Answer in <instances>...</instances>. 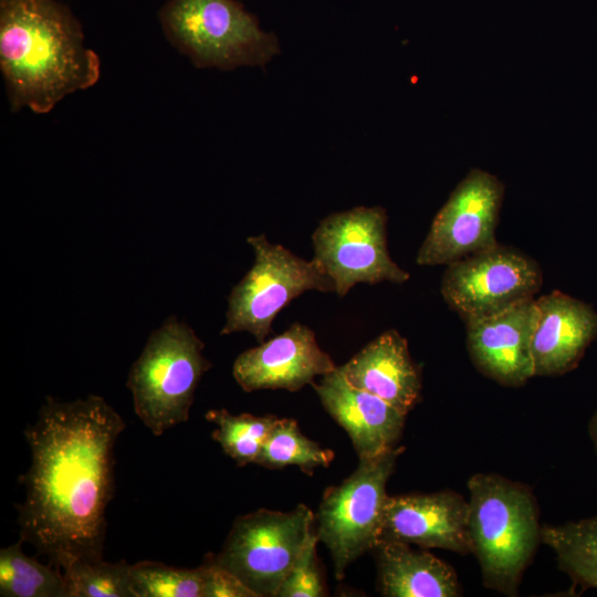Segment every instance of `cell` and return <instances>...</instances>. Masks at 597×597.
I'll return each instance as SVG.
<instances>
[{
  "label": "cell",
  "instance_id": "15",
  "mask_svg": "<svg viewBox=\"0 0 597 597\" xmlns=\"http://www.w3.org/2000/svg\"><path fill=\"white\" fill-rule=\"evenodd\" d=\"M312 386L325 410L348 433L359 459L375 458L396 448L407 415L350 385L339 367Z\"/></svg>",
  "mask_w": 597,
  "mask_h": 597
},
{
  "label": "cell",
  "instance_id": "19",
  "mask_svg": "<svg viewBox=\"0 0 597 597\" xmlns=\"http://www.w3.org/2000/svg\"><path fill=\"white\" fill-rule=\"evenodd\" d=\"M541 540L555 553L558 565L582 589L597 588V515L545 525Z\"/></svg>",
  "mask_w": 597,
  "mask_h": 597
},
{
  "label": "cell",
  "instance_id": "8",
  "mask_svg": "<svg viewBox=\"0 0 597 597\" xmlns=\"http://www.w3.org/2000/svg\"><path fill=\"white\" fill-rule=\"evenodd\" d=\"M313 512L258 510L235 519L216 563L242 580L256 597H276L311 535Z\"/></svg>",
  "mask_w": 597,
  "mask_h": 597
},
{
  "label": "cell",
  "instance_id": "3",
  "mask_svg": "<svg viewBox=\"0 0 597 597\" xmlns=\"http://www.w3.org/2000/svg\"><path fill=\"white\" fill-rule=\"evenodd\" d=\"M469 533L483 583L514 596L541 538L530 490L496 474L478 473L468 481Z\"/></svg>",
  "mask_w": 597,
  "mask_h": 597
},
{
  "label": "cell",
  "instance_id": "2",
  "mask_svg": "<svg viewBox=\"0 0 597 597\" xmlns=\"http://www.w3.org/2000/svg\"><path fill=\"white\" fill-rule=\"evenodd\" d=\"M0 69L11 111L36 114L93 86L101 74L81 23L57 0H0Z\"/></svg>",
  "mask_w": 597,
  "mask_h": 597
},
{
  "label": "cell",
  "instance_id": "11",
  "mask_svg": "<svg viewBox=\"0 0 597 597\" xmlns=\"http://www.w3.org/2000/svg\"><path fill=\"white\" fill-rule=\"evenodd\" d=\"M503 184L488 171L472 169L434 216L419 248V265H449L498 244L495 230Z\"/></svg>",
  "mask_w": 597,
  "mask_h": 597
},
{
  "label": "cell",
  "instance_id": "10",
  "mask_svg": "<svg viewBox=\"0 0 597 597\" xmlns=\"http://www.w3.org/2000/svg\"><path fill=\"white\" fill-rule=\"evenodd\" d=\"M542 283L535 260L498 243L447 265L440 291L448 306L468 321L535 297Z\"/></svg>",
  "mask_w": 597,
  "mask_h": 597
},
{
  "label": "cell",
  "instance_id": "24",
  "mask_svg": "<svg viewBox=\"0 0 597 597\" xmlns=\"http://www.w3.org/2000/svg\"><path fill=\"white\" fill-rule=\"evenodd\" d=\"M136 597H203L205 570L177 568L159 562L142 561L130 565Z\"/></svg>",
  "mask_w": 597,
  "mask_h": 597
},
{
  "label": "cell",
  "instance_id": "14",
  "mask_svg": "<svg viewBox=\"0 0 597 597\" xmlns=\"http://www.w3.org/2000/svg\"><path fill=\"white\" fill-rule=\"evenodd\" d=\"M469 504L452 491L388 496L380 541L472 552Z\"/></svg>",
  "mask_w": 597,
  "mask_h": 597
},
{
  "label": "cell",
  "instance_id": "25",
  "mask_svg": "<svg viewBox=\"0 0 597 597\" xmlns=\"http://www.w3.org/2000/svg\"><path fill=\"white\" fill-rule=\"evenodd\" d=\"M317 534L312 532L303 552L284 578L276 597H320L325 591L316 562Z\"/></svg>",
  "mask_w": 597,
  "mask_h": 597
},
{
  "label": "cell",
  "instance_id": "6",
  "mask_svg": "<svg viewBox=\"0 0 597 597\" xmlns=\"http://www.w3.org/2000/svg\"><path fill=\"white\" fill-rule=\"evenodd\" d=\"M254 261L228 296L226 323L220 334L248 332L259 344L272 333L277 314L292 300L311 290L334 292L333 281L317 263L300 258L264 234L251 235Z\"/></svg>",
  "mask_w": 597,
  "mask_h": 597
},
{
  "label": "cell",
  "instance_id": "16",
  "mask_svg": "<svg viewBox=\"0 0 597 597\" xmlns=\"http://www.w3.org/2000/svg\"><path fill=\"white\" fill-rule=\"evenodd\" d=\"M537 320L532 339L534 376L574 369L597 337L595 308L561 291L535 298Z\"/></svg>",
  "mask_w": 597,
  "mask_h": 597
},
{
  "label": "cell",
  "instance_id": "23",
  "mask_svg": "<svg viewBox=\"0 0 597 597\" xmlns=\"http://www.w3.org/2000/svg\"><path fill=\"white\" fill-rule=\"evenodd\" d=\"M67 597H136L130 564L77 561L63 570Z\"/></svg>",
  "mask_w": 597,
  "mask_h": 597
},
{
  "label": "cell",
  "instance_id": "26",
  "mask_svg": "<svg viewBox=\"0 0 597 597\" xmlns=\"http://www.w3.org/2000/svg\"><path fill=\"white\" fill-rule=\"evenodd\" d=\"M205 570L203 597H256L242 580L214 562L212 554L201 564Z\"/></svg>",
  "mask_w": 597,
  "mask_h": 597
},
{
  "label": "cell",
  "instance_id": "17",
  "mask_svg": "<svg viewBox=\"0 0 597 597\" xmlns=\"http://www.w3.org/2000/svg\"><path fill=\"white\" fill-rule=\"evenodd\" d=\"M339 369L350 385L378 396L405 415L420 399V370L407 339L396 329L380 334Z\"/></svg>",
  "mask_w": 597,
  "mask_h": 597
},
{
  "label": "cell",
  "instance_id": "13",
  "mask_svg": "<svg viewBox=\"0 0 597 597\" xmlns=\"http://www.w3.org/2000/svg\"><path fill=\"white\" fill-rule=\"evenodd\" d=\"M535 297L504 311L465 321L467 346L475 367L501 385L517 387L534 377L532 339Z\"/></svg>",
  "mask_w": 597,
  "mask_h": 597
},
{
  "label": "cell",
  "instance_id": "27",
  "mask_svg": "<svg viewBox=\"0 0 597 597\" xmlns=\"http://www.w3.org/2000/svg\"><path fill=\"white\" fill-rule=\"evenodd\" d=\"M589 433H590V437H591V440L594 442V446L596 448V451H597V410L595 411L591 420H590V423H589Z\"/></svg>",
  "mask_w": 597,
  "mask_h": 597
},
{
  "label": "cell",
  "instance_id": "22",
  "mask_svg": "<svg viewBox=\"0 0 597 597\" xmlns=\"http://www.w3.org/2000/svg\"><path fill=\"white\" fill-rule=\"evenodd\" d=\"M333 459L334 452L303 436L295 420L279 418L255 463L268 469L297 465L312 474L318 467H328Z\"/></svg>",
  "mask_w": 597,
  "mask_h": 597
},
{
  "label": "cell",
  "instance_id": "5",
  "mask_svg": "<svg viewBox=\"0 0 597 597\" xmlns=\"http://www.w3.org/2000/svg\"><path fill=\"white\" fill-rule=\"evenodd\" d=\"M203 342L175 315L149 335L127 376L134 410L154 436L185 423L195 391L211 363Z\"/></svg>",
  "mask_w": 597,
  "mask_h": 597
},
{
  "label": "cell",
  "instance_id": "21",
  "mask_svg": "<svg viewBox=\"0 0 597 597\" xmlns=\"http://www.w3.org/2000/svg\"><path fill=\"white\" fill-rule=\"evenodd\" d=\"M206 419L216 425L212 438L223 452L242 467L255 463L262 447L277 421L273 415H232L227 409H212Z\"/></svg>",
  "mask_w": 597,
  "mask_h": 597
},
{
  "label": "cell",
  "instance_id": "20",
  "mask_svg": "<svg viewBox=\"0 0 597 597\" xmlns=\"http://www.w3.org/2000/svg\"><path fill=\"white\" fill-rule=\"evenodd\" d=\"M19 541L0 549L1 597H67L63 572L28 556Z\"/></svg>",
  "mask_w": 597,
  "mask_h": 597
},
{
  "label": "cell",
  "instance_id": "18",
  "mask_svg": "<svg viewBox=\"0 0 597 597\" xmlns=\"http://www.w3.org/2000/svg\"><path fill=\"white\" fill-rule=\"evenodd\" d=\"M379 590L386 597H454L460 594L452 567L409 544L380 541L375 546Z\"/></svg>",
  "mask_w": 597,
  "mask_h": 597
},
{
  "label": "cell",
  "instance_id": "9",
  "mask_svg": "<svg viewBox=\"0 0 597 597\" xmlns=\"http://www.w3.org/2000/svg\"><path fill=\"white\" fill-rule=\"evenodd\" d=\"M387 214L381 207H355L321 220L312 234L313 260L344 297L358 283H405L410 275L390 258Z\"/></svg>",
  "mask_w": 597,
  "mask_h": 597
},
{
  "label": "cell",
  "instance_id": "7",
  "mask_svg": "<svg viewBox=\"0 0 597 597\" xmlns=\"http://www.w3.org/2000/svg\"><path fill=\"white\" fill-rule=\"evenodd\" d=\"M404 448L370 459L338 486L329 488L316 514L317 537L328 548L335 576L378 544L388 500L386 484Z\"/></svg>",
  "mask_w": 597,
  "mask_h": 597
},
{
  "label": "cell",
  "instance_id": "1",
  "mask_svg": "<svg viewBox=\"0 0 597 597\" xmlns=\"http://www.w3.org/2000/svg\"><path fill=\"white\" fill-rule=\"evenodd\" d=\"M122 416L101 396L72 401L45 397L24 430L31 463L15 505L20 540L61 572L103 559L106 509L114 490V447Z\"/></svg>",
  "mask_w": 597,
  "mask_h": 597
},
{
  "label": "cell",
  "instance_id": "4",
  "mask_svg": "<svg viewBox=\"0 0 597 597\" xmlns=\"http://www.w3.org/2000/svg\"><path fill=\"white\" fill-rule=\"evenodd\" d=\"M158 19L170 44L199 69L264 66L280 53L276 35L238 0H168Z\"/></svg>",
  "mask_w": 597,
  "mask_h": 597
},
{
  "label": "cell",
  "instance_id": "12",
  "mask_svg": "<svg viewBox=\"0 0 597 597\" xmlns=\"http://www.w3.org/2000/svg\"><path fill=\"white\" fill-rule=\"evenodd\" d=\"M336 367L318 346L314 332L306 325L294 323L280 335L241 353L233 363L232 374L247 392L261 389L297 391Z\"/></svg>",
  "mask_w": 597,
  "mask_h": 597
}]
</instances>
